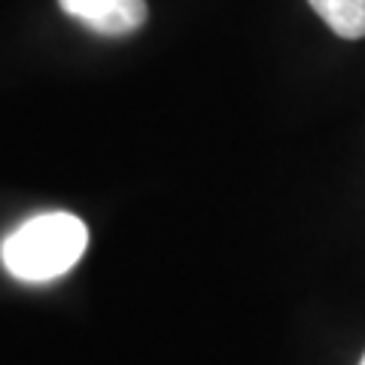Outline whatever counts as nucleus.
I'll list each match as a JSON object with an SVG mask.
<instances>
[{
	"mask_svg": "<svg viewBox=\"0 0 365 365\" xmlns=\"http://www.w3.org/2000/svg\"><path fill=\"white\" fill-rule=\"evenodd\" d=\"M58 4L67 16L107 37L131 34L146 21V0H58Z\"/></svg>",
	"mask_w": 365,
	"mask_h": 365,
	"instance_id": "obj_2",
	"label": "nucleus"
},
{
	"mask_svg": "<svg viewBox=\"0 0 365 365\" xmlns=\"http://www.w3.org/2000/svg\"><path fill=\"white\" fill-rule=\"evenodd\" d=\"M317 16L344 40L365 37V0H307Z\"/></svg>",
	"mask_w": 365,
	"mask_h": 365,
	"instance_id": "obj_3",
	"label": "nucleus"
},
{
	"mask_svg": "<svg viewBox=\"0 0 365 365\" xmlns=\"http://www.w3.org/2000/svg\"><path fill=\"white\" fill-rule=\"evenodd\" d=\"M88 247V228L73 213H40L9 232L0 247L4 268L25 283H46L67 274Z\"/></svg>",
	"mask_w": 365,
	"mask_h": 365,
	"instance_id": "obj_1",
	"label": "nucleus"
},
{
	"mask_svg": "<svg viewBox=\"0 0 365 365\" xmlns=\"http://www.w3.org/2000/svg\"><path fill=\"white\" fill-rule=\"evenodd\" d=\"M359 365H365V356H362V362H359Z\"/></svg>",
	"mask_w": 365,
	"mask_h": 365,
	"instance_id": "obj_4",
	"label": "nucleus"
}]
</instances>
